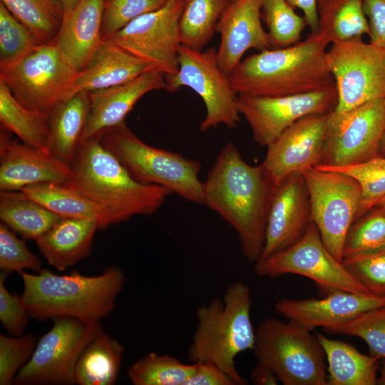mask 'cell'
Wrapping results in <instances>:
<instances>
[{
  "instance_id": "f907efd6",
  "label": "cell",
  "mask_w": 385,
  "mask_h": 385,
  "mask_svg": "<svg viewBox=\"0 0 385 385\" xmlns=\"http://www.w3.org/2000/svg\"><path fill=\"white\" fill-rule=\"evenodd\" d=\"M376 384L385 385V359L380 360L376 377Z\"/></svg>"
},
{
  "instance_id": "60d3db41",
  "label": "cell",
  "mask_w": 385,
  "mask_h": 385,
  "mask_svg": "<svg viewBox=\"0 0 385 385\" xmlns=\"http://www.w3.org/2000/svg\"><path fill=\"white\" fill-rule=\"evenodd\" d=\"M38 339L31 333L19 336L0 335V384L10 385L29 361Z\"/></svg>"
},
{
  "instance_id": "1f68e13d",
  "label": "cell",
  "mask_w": 385,
  "mask_h": 385,
  "mask_svg": "<svg viewBox=\"0 0 385 385\" xmlns=\"http://www.w3.org/2000/svg\"><path fill=\"white\" fill-rule=\"evenodd\" d=\"M0 121L1 126L14 133L22 143L46 152L48 118L37 114L21 104L1 79Z\"/></svg>"
},
{
  "instance_id": "e575fe53",
  "label": "cell",
  "mask_w": 385,
  "mask_h": 385,
  "mask_svg": "<svg viewBox=\"0 0 385 385\" xmlns=\"http://www.w3.org/2000/svg\"><path fill=\"white\" fill-rule=\"evenodd\" d=\"M196 366L170 355L150 352L128 369V376L134 385H185Z\"/></svg>"
},
{
  "instance_id": "2e32d148",
  "label": "cell",
  "mask_w": 385,
  "mask_h": 385,
  "mask_svg": "<svg viewBox=\"0 0 385 385\" xmlns=\"http://www.w3.org/2000/svg\"><path fill=\"white\" fill-rule=\"evenodd\" d=\"M337 103L335 84L320 91L279 97L237 95L240 113L249 124L254 141L262 147H267L302 118L328 113Z\"/></svg>"
},
{
  "instance_id": "db71d44e",
  "label": "cell",
  "mask_w": 385,
  "mask_h": 385,
  "mask_svg": "<svg viewBox=\"0 0 385 385\" xmlns=\"http://www.w3.org/2000/svg\"><path fill=\"white\" fill-rule=\"evenodd\" d=\"M376 206L385 207V197L381 199Z\"/></svg>"
},
{
  "instance_id": "d6986e66",
  "label": "cell",
  "mask_w": 385,
  "mask_h": 385,
  "mask_svg": "<svg viewBox=\"0 0 385 385\" xmlns=\"http://www.w3.org/2000/svg\"><path fill=\"white\" fill-rule=\"evenodd\" d=\"M10 133L1 125V191L21 190L43 183L67 184L71 180L70 165L43 150L11 140Z\"/></svg>"
},
{
  "instance_id": "f1b7e54d",
  "label": "cell",
  "mask_w": 385,
  "mask_h": 385,
  "mask_svg": "<svg viewBox=\"0 0 385 385\" xmlns=\"http://www.w3.org/2000/svg\"><path fill=\"white\" fill-rule=\"evenodd\" d=\"M61 217L20 190L0 192L1 222L24 240H37Z\"/></svg>"
},
{
  "instance_id": "3957f363",
  "label": "cell",
  "mask_w": 385,
  "mask_h": 385,
  "mask_svg": "<svg viewBox=\"0 0 385 385\" xmlns=\"http://www.w3.org/2000/svg\"><path fill=\"white\" fill-rule=\"evenodd\" d=\"M328 43L318 34L284 48L242 60L229 76L237 94L279 97L325 89L334 84L327 61Z\"/></svg>"
},
{
  "instance_id": "7402d4cb",
  "label": "cell",
  "mask_w": 385,
  "mask_h": 385,
  "mask_svg": "<svg viewBox=\"0 0 385 385\" xmlns=\"http://www.w3.org/2000/svg\"><path fill=\"white\" fill-rule=\"evenodd\" d=\"M165 88V73L145 72L126 83L88 93L90 110L83 139L101 136L125 122L135 103L148 93Z\"/></svg>"
},
{
  "instance_id": "681fc988",
  "label": "cell",
  "mask_w": 385,
  "mask_h": 385,
  "mask_svg": "<svg viewBox=\"0 0 385 385\" xmlns=\"http://www.w3.org/2000/svg\"><path fill=\"white\" fill-rule=\"evenodd\" d=\"M250 379L256 385H277L279 383L277 376L272 369L259 361L252 369Z\"/></svg>"
},
{
  "instance_id": "83f0119b",
  "label": "cell",
  "mask_w": 385,
  "mask_h": 385,
  "mask_svg": "<svg viewBox=\"0 0 385 385\" xmlns=\"http://www.w3.org/2000/svg\"><path fill=\"white\" fill-rule=\"evenodd\" d=\"M125 346L102 332L82 352L75 369V383L79 385H113L115 383Z\"/></svg>"
},
{
  "instance_id": "5b68a950",
  "label": "cell",
  "mask_w": 385,
  "mask_h": 385,
  "mask_svg": "<svg viewBox=\"0 0 385 385\" xmlns=\"http://www.w3.org/2000/svg\"><path fill=\"white\" fill-rule=\"evenodd\" d=\"M251 307V290L241 282L230 284L222 297L200 306L195 313L197 325L188 351L190 361L212 362L236 385L247 384L236 367L235 359L254 348L255 330Z\"/></svg>"
},
{
  "instance_id": "603a6c76",
  "label": "cell",
  "mask_w": 385,
  "mask_h": 385,
  "mask_svg": "<svg viewBox=\"0 0 385 385\" xmlns=\"http://www.w3.org/2000/svg\"><path fill=\"white\" fill-rule=\"evenodd\" d=\"M105 0H80L65 11L53 42L78 72L90 61L102 41Z\"/></svg>"
},
{
  "instance_id": "f6af8a7d",
  "label": "cell",
  "mask_w": 385,
  "mask_h": 385,
  "mask_svg": "<svg viewBox=\"0 0 385 385\" xmlns=\"http://www.w3.org/2000/svg\"><path fill=\"white\" fill-rule=\"evenodd\" d=\"M7 273L0 274V322L13 336H19L26 329L30 317L23 298L11 293L5 286Z\"/></svg>"
},
{
  "instance_id": "7dc6e473",
  "label": "cell",
  "mask_w": 385,
  "mask_h": 385,
  "mask_svg": "<svg viewBox=\"0 0 385 385\" xmlns=\"http://www.w3.org/2000/svg\"><path fill=\"white\" fill-rule=\"evenodd\" d=\"M196 369L185 385H236L235 381L215 364L196 363Z\"/></svg>"
},
{
  "instance_id": "74e56055",
  "label": "cell",
  "mask_w": 385,
  "mask_h": 385,
  "mask_svg": "<svg viewBox=\"0 0 385 385\" xmlns=\"http://www.w3.org/2000/svg\"><path fill=\"white\" fill-rule=\"evenodd\" d=\"M324 169L344 173L359 184L361 198L358 218L375 207L385 197V158L376 156L365 162L342 167L317 165ZM357 218V219H358Z\"/></svg>"
},
{
  "instance_id": "c3c4849f",
  "label": "cell",
  "mask_w": 385,
  "mask_h": 385,
  "mask_svg": "<svg viewBox=\"0 0 385 385\" xmlns=\"http://www.w3.org/2000/svg\"><path fill=\"white\" fill-rule=\"evenodd\" d=\"M294 9L302 11L307 26L311 34H317L318 31L317 0H287Z\"/></svg>"
},
{
  "instance_id": "e0dca14e",
  "label": "cell",
  "mask_w": 385,
  "mask_h": 385,
  "mask_svg": "<svg viewBox=\"0 0 385 385\" xmlns=\"http://www.w3.org/2000/svg\"><path fill=\"white\" fill-rule=\"evenodd\" d=\"M328 115L302 118L267 147L262 164L276 185L292 173L321 163Z\"/></svg>"
},
{
  "instance_id": "cb8c5ba5",
  "label": "cell",
  "mask_w": 385,
  "mask_h": 385,
  "mask_svg": "<svg viewBox=\"0 0 385 385\" xmlns=\"http://www.w3.org/2000/svg\"><path fill=\"white\" fill-rule=\"evenodd\" d=\"M153 70L157 69L121 47L103 40L88 64L78 72L71 96L80 91L90 93L118 86Z\"/></svg>"
},
{
  "instance_id": "d590c367",
  "label": "cell",
  "mask_w": 385,
  "mask_h": 385,
  "mask_svg": "<svg viewBox=\"0 0 385 385\" xmlns=\"http://www.w3.org/2000/svg\"><path fill=\"white\" fill-rule=\"evenodd\" d=\"M382 250H385V207L375 206L351 225L342 260Z\"/></svg>"
},
{
  "instance_id": "ffe728a7",
  "label": "cell",
  "mask_w": 385,
  "mask_h": 385,
  "mask_svg": "<svg viewBox=\"0 0 385 385\" xmlns=\"http://www.w3.org/2000/svg\"><path fill=\"white\" fill-rule=\"evenodd\" d=\"M262 0H230L217 23L220 36L217 58L229 76L250 49L271 48L268 34L261 23Z\"/></svg>"
},
{
  "instance_id": "9a60e30c",
  "label": "cell",
  "mask_w": 385,
  "mask_h": 385,
  "mask_svg": "<svg viewBox=\"0 0 385 385\" xmlns=\"http://www.w3.org/2000/svg\"><path fill=\"white\" fill-rule=\"evenodd\" d=\"M183 0H169L162 8L145 14L107 40L149 63L165 75L178 71L181 46L179 20Z\"/></svg>"
},
{
  "instance_id": "ee69618b",
  "label": "cell",
  "mask_w": 385,
  "mask_h": 385,
  "mask_svg": "<svg viewBox=\"0 0 385 385\" xmlns=\"http://www.w3.org/2000/svg\"><path fill=\"white\" fill-rule=\"evenodd\" d=\"M342 262L370 294L385 298V250L344 258Z\"/></svg>"
},
{
  "instance_id": "52a82bcc",
  "label": "cell",
  "mask_w": 385,
  "mask_h": 385,
  "mask_svg": "<svg viewBox=\"0 0 385 385\" xmlns=\"http://www.w3.org/2000/svg\"><path fill=\"white\" fill-rule=\"evenodd\" d=\"M252 350L284 385H327L326 357L317 335L294 322L265 319Z\"/></svg>"
},
{
  "instance_id": "816d5d0a",
  "label": "cell",
  "mask_w": 385,
  "mask_h": 385,
  "mask_svg": "<svg viewBox=\"0 0 385 385\" xmlns=\"http://www.w3.org/2000/svg\"><path fill=\"white\" fill-rule=\"evenodd\" d=\"M61 3L64 12L72 9L80 0H59Z\"/></svg>"
},
{
  "instance_id": "30bf717a",
  "label": "cell",
  "mask_w": 385,
  "mask_h": 385,
  "mask_svg": "<svg viewBox=\"0 0 385 385\" xmlns=\"http://www.w3.org/2000/svg\"><path fill=\"white\" fill-rule=\"evenodd\" d=\"M52 327L38 339L29 361L16 374V385L75 384V369L87 345L103 332L99 322L70 317L53 319Z\"/></svg>"
},
{
  "instance_id": "6da1fadb",
  "label": "cell",
  "mask_w": 385,
  "mask_h": 385,
  "mask_svg": "<svg viewBox=\"0 0 385 385\" xmlns=\"http://www.w3.org/2000/svg\"><path fill=\"white\" fill-rule=\"evenodd\" d=\"M276 187L262 164L247 163L232 142L222 148L204 182L205 205L233 227L250 262L262 255Z\"/></svg>"
},
{
  "instance_id": "ba28073f",
  "label": "cell",
  "mask_w": 385,
  "mask_h": 385,
  "mask_svg": "<svg viewBox=\"0 0 385 385\" xmlns=\"http://www.w3.org/2000/svg\"><path fill=\"white\" fill-rule=\"evenodd\" d=\"M77 73L55 42L38 43L20 59L0 67V79L18 101L47 118L71 96Z\"/></svg>"
},
{
  "instance_id": "9c48e42d",
  "label": "cell",
  "mask_w": 385,
  "mask_h": 385,
  "mask_svg": "<svg viewBox=\"0 0 385 385\" xmlns=\"http://www.w3.org/2000/svg\"><path fill=\"white\" fill-rule=\"evenodd\" d=\"M186 86L202 98L206 109L199 129L205 131L219 125L235 128L240 122L237 93L229 76L220 68L217 50H197L181 44L178 52V71L165 75V88L175 92Z\"/></svg>"
},
{
  "instance_id": "4316f807",
  "label": "cell",
  "mask_w": 385,
  "mask_h": 385,
  "mask_svg": "<svg viewBox=\"0 0 385 385\" xmlns=\"http://www.w3.org/2000/svg\"><path fill=\"white\" fill-rule=\"evenodd\" d=\"M316 335L325 354L327 385H375L380 360L361 353L352 345Z\"/></svg>"
},
{
  "instance_id": "f546056e",
  "label": "cell",
  "mask_w": 385,
  "mask_h": 385,
  "mask_svg": "<svg viewBox=\"0 0 385 385\" xmlns=\"http://www.w3.org/2000/svg\"><path fill=\"white\" fill-rule=\"evenodd\" d=\"M20 191L60 217L93 220L101 229L110 226L102 210L68 184H37Z\"/></svg>"
},
{
  "instance_id": "d6a6232c",
  "label": "cell",
  "mask_w": 385,
  "mask_h": 385,
  "mask_svg": "<svg viewBox=\"0 0 385 385\" xmlns=\"http://www.w3.org/2000/svg\"><path fill=\"white\" fill-rule=\"evenodd\" d=\"M230 0H183L179 20L181 44L203 50L212 38Z\"/></svg>"
},
{
  "instance_id": "7a4b0ae2",
  "label": "cell",
  "mask_w": 385,
  "mask_h": 385,
  "mask_svg": "<svg viewBox=\"0 0 385 385\" xmlns=\"http://www.w3.org/2000/svg\"><path fill=\"white\" fill-rule=\"evenodd\" d=\"M71 168L73 177L67 184L100 207L110 225L155 213L173 193L135 180L100 136L82 140Z\"/></svg>"
},
{
  "instance_id": "bcb514c9",
  "label": "cell",
  "mask_w": 385,
  "mask_h": 385,
  "mask_svg": "<svg viewBox=\"0 0 385 385\" xmlns=\"http://www.w3.org/2000/svg\"><path fill=\"white\" fill-rule=\"evenodd\" d=\"M370 43L385 51V0H364Z\"/></svg>"
},
{
  "instance_id": "f35d334b",
  "label": "cell",
  "mask_w": 385,
  "mask_h": 385,
  "mask_svg": "<svg viewBox=\"0 0 385 385\" xmlns=\"http://www.w3.org/2000/svg\"><path fill=\"white\" fill-rule=\"evenodd\" d=\"M326 332L360 338L371 356L385 359V306L364 312Z\"/></svg>"
},
{
  "instance_id": "484cf974",
  "label": "cell",
  "mask_w": 385,
  "mask_h": 385,
  "mask_svg": "<svg viewBox=\"0 0 385 385\" xmlns=\"http://www.w3.org/2000/svg\"><path fill=\"white\" fill-rule=\"evenodd\" d=\"M89 110V95L85 91L58 104L48 116L46 152L71 166L83 138Z\"/></svg>"
},
{
  "instance_id": "8fae6325",
  "label": "cell",
  "mask_w": 385,
  "mask_h": 385,
  "mask_svg": "<svg viewBox=\"0 0 385 385\" xmlns=\"http://www.w3.org/2000/svg\"><path fill=\"white\" fill-rule=\"evenodd\" d=\"M301 173L309 192L312 220L326 247L342 261L347 232L359 215L360 185L347 174L319 167Z\"/></svg>"
},
{
  "instance_id": "ab89813d",
  "label": "cell",
  "mask_w": 385,
  "mask_h": 385,
  "mask_svg": "<svg viewBox=\"0 0 385 385\" xmlns=\"http://www.w3.org/2000/svg\"><path fill=\"white\" fill-rule=\"evenodd\" d=\"M37 44L32 33L0 1V67L20 59Z\"/></svg>"
},
{
  "instance_id": "f5cc1de1",
  "label": "cell",
  "mask_w": 385,
  "mask_h": 385,
  "mask_svg": "<svg viewBox=\"0 0 385 385\" xmlns=\"http://www.w3.org/2000/svg\"><path fill=\"white\" fill-rule=\"evenodd\" d=\"M378 155L385 158V130L379 145Z\"/></svg>"
},
{
  "instance_id": "7bdbcfd3",
  "label": "cell",
  "mask_w": 385,
  "mask_h": 385,
  "mask_svg": "<svg viewBox=\"0 0 385 385\" xmlns=\"http://www.w3.org/2000/svg\"><path fill=\"white\" fill-rule=\"evenodd\" d=\"M0 268L6 272L42 270L40 258L27 247L24 239L19 238L6 225L0 224Z\"/></svg>"
},
{
  "instance_id": "8992f818",
  "label": "cell",
  "mask_w": 385,
  "mask_h": 385,
  "mask_svg": "<svg viewBox=\"0 0 385 385\" xmlns=\"http://www.w3.org/2000/svg\"><path fill=\"white\" fill-rule=\"evenodd\" d=\"M100 140L138 182L165 187L186 200L205 205L197 160L144 143L125 122L103 133Z\"/></svg>"
},
{
  "instance_id": "7c38bea8",
  "label": "cell",
  "mask_w": 385,
  "mask_h": 385,
  "mask_svg": "<svg viewBox=\"0 0 385 385\" xmlns=\"http://www.w3.org/2000/svg\"><path fill=\"white\" fill-rule=\"evenodd\" d=\"M255 272L260 277L301 275L314 281L325 294L343 290L371 295L328 250L312 220L294 245L255 262Z\"/></svg>"
},
{
  "instance_id": "b9f144b4",
  "label": "cell",
  "mask_w": 385,
  "mask_h": 385,
  "mask_svg": "<svg viewBox=\"0 0 385 385\" xmlns=\"http://www.w3.org/2000/svg\"><path fill=\"white\" fill-rule=\"evenodd\" d=\"M169 0H105L102 26L103 38L116 34L136 18L158 10Z\"/></svg>"
},
{
  "instance_id": "4dcf8cb0",
  "label": "cell",
  "mask_w": 385,
  "mask_h": 385,
  "mask_svg": "<svg viewBox=\"0 0 385 385\" xmlns=\"http://www.w3.org/2000/svg\"><path fill=\"white\" fill-rule=\"evenodd\" d=\"M364 0H317V33L328 44L364 34L369 29Z\"/></svg>"
},
{
  "instance_id": "836d02e7",
  "label": "cell",
  "mask_w": 385,
  "mask_h": 385,
  "mask_svg": "<svg viewBox=\"0 0 385 385\" xmlns=\"http://www.w3.org/2000/svg\"><path fill=\"white\" fill-rule=\"evenodd\" d=\"M11 14L34 36L38 43L53 42L64 10L59 0H1Z\"/></svg>"
},
{
  "instance_id": "d4e9b609",
  "label": "cell",
  "mask_w": 385,
  "mask_h": 385,
  "mask_svg": "<svg viewBox=\"0 0 385 385\" xmlns=\"http://www.w3.org/2000/svg\"><path fill=\"white\" fill-rule=\"evenodd\" d=\"M99 229L93 220L61 217L36 242L48 263L63 271L90 255Z\"/></svg>"
},
{
  "instance_id": "4fadbf2b",
  "label": "cell",
  "mask_w": 385,
  "mask_h": 385,
  "mask_svg": "<svg viewBox=\"0 0 385 385\" xmlns=\"http://www.w3.org/2000/svg\"><path fill=\"white\" fill-rule=\"evenodd\" d=\"M327 61L337 91L334 111L385 98V51L358 36L332 43Z\"/></svg>"
},
{
  "instance_id": "8d00e7d4",
  "label": "cell",
  "mask_w": 385,
  "mask_h": 385,
  "mask_svg": "<svg viewBox=\"0 0 385 385\" xmlns=\"http://www.w3.org/2000/svg\"><path fill=\"white\" fill-rule=\"evenodd\" d=\"M261 18L267 26L271 47L289 46L299 41L307 26L287 0H262Z\"/></svg>"
},
{
  "instance_id": "44dd1931",
  "label": "cell",
  "mask_w": 385,
  "mask_h": 385,
  "mask_svg": "<svg viewBox=\"0 0 385 385\" xmlns=\"http://www.w3.org/2000/svg\"><path fill=\"white\" fill-rule=\"evenodd\" d=\"M385 306V298L333 290L320 299H283L276 302V311L306 329L325 331L356 315Z\"/></svg>"
},
{
  "instance_id": "5bb4252c",
  "label": "cell",
  "mask_w": 385,
  "mask_h": 385,
  "mask_svg": "<svg viewBox=\"0 0 385 385\" xmlns=\"http://www.w3.org/2000/svg\"><path fill=\"white\" fill-rule=\"evenodd\" d=\"M385 130V98L345 111L329 113L322 162L342 167L356 165L378 155Z\"/></svg>"
},
{
  "instance_id": "277c9868",
  "label": "cell",
  "mask_w": 385,
  "mask_h": 385,
  "mask_svg": "<svg viewBox=\"0 0 385 385\" xmlns=\"http://www.w3.org/2000/svg\"><path fill=\"white\" fill-rule=\"evenodd\" d=\"M19 274L29 314L40 321L70 317L99 322L115 309L125 281L123 270L116 266L96 276L77 270L59 275L43 268L35 274L24 271Z\"/></svg>"
},
{
  "instance_id": "ac0fdd59",
  "label": "cell",
  "mask_w": 385,
  "mask_h": 385,
  "mask_svg": "<svg viewBox=\"0 0 385 385\" xmlns=\"http://www.w3.org/2000/svg\"><path fill=\"white\" fill-rule=\"evenodd\" d=\"M311 222L309 196L304 178L301 173H292L274 190L260 258L294 245Z\"/></svg>"
}]
</instances>
